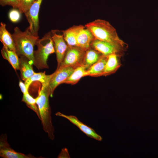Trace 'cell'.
<instances>
[{"mask_svg": "<svg viewBox=\"0 0 158 158\" xmlns=\"http://www.w3.org/2000/svg\"><path fill=\"white\" fill-rule=\"evenodd\" d=\"M90 47L102 55L107 56L114 53L121 56L124 50V49L121 47L108 42L95 39L91 43Z\"/></svg>", "mask_w": 158, "mask_h": 158, "instance_id": "cell-9", "label": "cell"}, {"mask_svg": "<svg viewBox=\"0 0 158 158\" xmlns=\"http://www.w3.org/2000/svg\"><path fill=\"white\" fill-rule=\"evenodd\" d=\"M3 44L1 52L3 58L8 61L15 70H19V58L18 55L16 52Z\"/></svg>", "mask_w": 158, "mask_h": 158, "instance_id": "cell-18", "label": "cell"}, {"mask_svg": "<svg viewBox=\"0 0 158 158\" xmlns=\"http://www.w3.org/2000/svg\"><path fill=\"white\" fill-rule=\"evenodd\" d=\"M6 24L1 22L0 26V40L3 44L10 50L16 52L12 34L7 30Z\"/></svg>", "mask_w": 158, "mask_h": 158, "instance_id": "cell-17", "label": "cell"}, {"mask_svg": "<svg viewBox=\"0 0 158 158\" xmlns=\"http://www.w3.org/2000/svg\"><path fill=\"white\" fill-rule=\"evenodd\" d=\"M35 45L37 49L34 51L33 65L38 69L48 68L47 61L49 56L55 52L51 32L46 34L41 39H39Z\"/></svg>", "mask_w": 158, "mask_h": 158, "instance_id": "cell-4", "label": "cell"}, {"mask_svg": "<svg viewBox=\"0 0 158 158\" xmlns=\"http://www.w3.org/2000/svg\"><path fill=\"white\" fill-rule=\"evenodd\" d=\"M95 39L106 41L124 49L126 43L118 36L115 29L108 21L97 19L85 25Z\"/></svg>", "mask_w": 158, "mask_h": 158, "instance_id": "cell-1", "label": "cell"}, {"mask_svg": "<svg viewBox=\"0 0 158 158\" xmlns=\"http://www.w3.org/2000/svg\"><path fill=\"white\" fill-rule=\"evenodd\" d=\"M87 69L83 65L79 66L75 69L70 76L62 83L73 85L77 83L82 77L87 76Z\"/></svg>", "mask_w": 158, "mask_h": 158, "instance_id": "cell-20", "label": "cell"}, {"mask_svg": "<svg viewBox=\"0 0 158 158\" xmlns=\"http://www.w3.org/2000/svg\"><path fill=\"white\" fill-rule=\"evenodd\" d=\"M19 87L21 91L23 94H25L28 92V89H27L25 83L21 81H20L19 83Z\"/></svg>", "mask_w": 158, "mask_h": 158, "instance_id": "cell-26", "label": "cell"}, {"mask_svg": "<svg viewBox=\"0 0 158 158\" xmlns=\"http://www.w3.org/2000/svg\"><path fill=\"white\" fill-rule=\"evenodd\" d=\"M19 58V70L22 79L25 81L35 72L32 68L33 63L26 57L21 56Z\"/></svg>", "mask_w": 158, "mask_h": 158, "instance_id": "cell-14", "label": "cell"}, {"mask_svg": "<svg viewBox=\"0 0 158 158\" xmlns=\"http://www.w3.org/2000/svg\"><path fill=\"white\" fill-rule=\"evenodd\" d=\"M85 27L82 25H74L62 31L64 39L68 47H77V39L80 31Z\"/></svg>", "mask_w": 158, "mask_h": 158, "instance_id": "cell-13", "label": "cell"}, {"mask_svg": "<svg viewBox=\"0 0 158 158\" xmlns=\"http://www.w3.org/2000/svg\"><path fill=\"white\" fill-rule=\"evenodd\" d=\"M119 56L115 53L108 56L103 76H106L113 74L119 68L121 65L118 59Z\"/></svg>", "mask_w": 158, "mask_h": 158, "instance_id": "cell-16", "label": "cell"}, {"mask_svg": "<svg viewBox=\"0 0 158 158\" xmlns=\"http://www.w3.org/2000/svg\"><path fill=\"white\" fill-rule=\"evenodd\" d=\"M95 38L90 31L85 27L79 32L77 37V46L86 51L90 47V45Z\"/></svg>", "mask_w": 158, "mask_h": 158, "instance_id": "cell-12", "label": "cell"}, {"mask_svg": "<svg viewBox=\"0 0 158 158\" xmlns=\"http://www.w3.org/2000/svg\"><path fill=\"white\" fill-rule=\"evenodd\" d=\"M75 69L70 67L59 68L52 74L49 86L51 91L50 97L53 96L54 92L60 84L63 83L72 74Z\"/></svg>", "mask_w": 158, "mask_h": 158, "instance_id": "cell-8", "label": "cell"}, {"mask_svg": "<svg viewBox=\"0 0 158 158\" xmlns=\"http://www.w3.org/2000/svg\"><path fill=\"white\" fill-rule=\"evenodd\" d=\"M0 157L3 158H35L31 154H26L15 151L11 147L7 140L6 134H2L0 138Z\"/></svg>", "mask_w": 158, "mask_h": 158, "instance_id": "cell-7", "label": "cell"}, {"mask_svg": "<svg viewBox=\"0 0 158 158\" xmlns=\"http://www.w3.org/2000/svg\"><path fill=\"white\" fill-rule=\"evenodd\" d=\"M52 74L47 75L45 72H43L35 73L33 75L25 81L26 88L28 89L30 85L34 82L39 81L42 85H49L51 78Z\"/></svg>", "mask_w": 158, "mask_h": 158, "instance_id": "cell-21", "label": "cell"}, {"mask_svg": "<svg viewBox=\"0 0 158 158\" xmlns=\"http://www.w3.org/2000/svg\"><path fill=\"white\" fill-rule=\"evenodd\" d=\"M23 0H19V1H20V4H21V2H22V1Z\"/></svg>", "mask_w": 158, "mask_h": 158, "instance_id": "cell-27", "label": "cell"}, {"mask_svg": "<svg viewBox=\"0 0 158 158\" xmlns=\"http://www.w3.org/2000/svg\"><path fill=\"white\" fill-rule=\"evenodd\" d=\"M85 52L78 47H68L63 61L57 69L67 67L75 69L83 65Z\"/></svg>", "mask_w": 158, "mask_h": 158, "instance_id": "cell-5", "label": "cell"}, {"mask_svg": "<svg viewBox=\"0 0 158 158\" xmlns=\"http://www.w3.org/2000/svg\"><path fill=\"white\" fill-rule=\"evenodd\" d=\"M102 55L100 52L90 47L85 51L83 65L87 70L96 63Z\"/></svg>", "mask_w": 158, "mask_h": 158, "instance_id": "cell-19", "label": "cell"}, {"mask_svg": "<svg viewBox=\"0 0 158 158\" xmlns=\"http://www.w3.org/2000/svg\"><path fill=\"white\" fill-rule=\"evenodd\" d=\"M0 4L3 6H10L13 8L18 9L20 5L19 0H0Z\"/></svg>", "mask_w": 158, "mask_h": 158, "instance_id": "cell-24", "label": "cell"}, {"mask_svg": "<svg viewBox=\"0 0 158 158\" xmlns=\"http://www.w3.org/2000/svg\"><path fill=\"white\" fill-rule=\"evenodd\" d=\"M55 114L56 116L64 118L69 120L88 137L98 141H101L102 140V137L97 134L93 128L80 121L76 116L73 115H67L59 112H57Z\"/></svg>", "mask_w": 158, "mask_h": 158, "instance_id": "cell-11", "label": "cell"}, {"mask_svg": "<svg viewBox=\"0 0 158 158\" xmlns=\"http://www.w3.org/2000/svg\"><path fill=\"white\" fill-rule=\"evenodd\" d=\"M43 0H35L29 9L24 13L29 23L30 30L36 36H38L39 29V14Z\"/></svg>", "mask_w": 158, "mask_h": 158, "instance_id": "cell-6", "label": "cell"}, {"mask_svg": "<svg viewBox=\"0 0 158 158\" xmlns=\"http://www.w3.org/2000/svg\"><path fill=\"white\" fill-rule=\"evenodd\" d=\"M108 56L102 55L98 61L87 70V76H103Z\"/></svg>", "mask_w": 158, "mask_h": 158, "instance_id": "cell-15", "label": "cell"}, {"mask_svg": "<svg viewBox=\"0 0 158 158\" xmlns=\"http://www.w3.org/2000/svg\"><path fill=\"white\" fill-rule=\"evenodd\" d=\"M51 38L56 53L58 68L63 61L68 48L63 35L56 33L55 30L51 31Z\"/></svg>", "mask_w": 158, "mask_h": 158, "instance_id": "cell-10", "label": "cell"}, {"mask_svg": "<svg viewBox=\"0 0 158 158\" xmlns=\"http://www.w3.org/2000/svg\"><path fill=\"white\" fill-rule=\"evenodd\" d=\"M20 13L18 10L15 8L11 10L8 14V16L11 21L13 23L18 22L20 18Z\"/></svg>", "mask_w": 158, "mask_h": 158, "instance_id": "cell-25", "label": "cell"}, {"mask_svg": "<svg viewBox=\"0 0 158 158\" xmlns=\"http://www.w3.org/2000/svg\"><path fill=\"white\" fill-rule=\"evenodd\" d=\"M51 91L49 85H42L38 96L36 104L39 112L40 119L44 131L49 138L53 140L54 138V130L52 122L51 111L49 103Z\"/></svg>", "mask_w": 158, "mask_h": 158, "instance_id": "cell-2", "label": "cell"}, {"mask_svg": "<svg viewBox=\"0 0 158 158\" xmlns=\"http://www.w3.org/2000/svg\"><path fill=\"white\" fill-rule=\"evenodd\" d=\"M12 35L18 56L26 57L33 64L34 47L39 39V36L33 35L29 27L24 31H22L19 28L16 27L14 28Z\"/></svg>", "mask_w": 158, "mask_h": 158, "instance_id": "cell-3", "label": "cell"}, {"mask_svg": "<svg viewBox=\"0 0 158 158\" xmlns=\"http://www.w3.org/2000/svg\"><path fill=\"white\" fill-rule=\"evenodd\" d=\"M35 0H23L18 9L20 13H25Z\"/></svg>", "mask_w": 158, "mask_h": 158, "instance_id": "cell-23", "label": "cell"}, {"mask_svg": "<svg viewBox=\"0 0 158 158\" xmlns=\"http://www.w3.org/2000/svg\"><path fill=\"white\" fill-rule=\"evenodd\" d=\"M22 101L25 103L27 106L33 111L40 119L39 109L36 106V99L34 98L28 92L23 94Z\"/></svg>", "mask_w": 158, "mask_h": 158, "instance_id": "cell-22", "label": "cell"}]
</instances>
